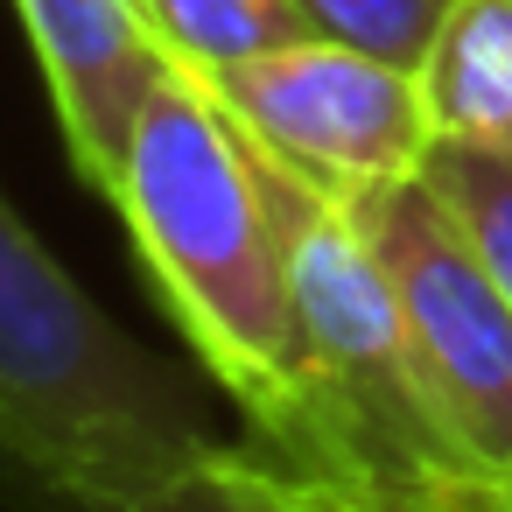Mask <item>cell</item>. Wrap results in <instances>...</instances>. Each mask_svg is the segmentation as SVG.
Listing matches in <instances>:
<instances>
[{
    "label": "cell",
    "mask_w": 512,
    "mask_h": 512,
    "mask_svg": "<svg viewBox=\"0 0 512 512\" xmlns=\"http://www.w3.org/2000/svg\"><path fill=\"white\" fill-rule=\"evenodd\" d=\"M239 134L281 169L330 197H365L407 183L435 155V120L414 64L372 57L337 36H302L204 78Z\"/></svg>",
    "instance_id": "5b68a950"
},
{
    "label": "cell",
    "mask_w": 512,
    "mask_h": 512,
    "mask_svg": "<svg viewBox=\"0 0 512 512\" xmlns=\"http://www.w3.org/2000/svg\"><path fill=\"white\" fill-rule=\"evenodd\" d=\"M295 8L309 15L316 36L358 43V50L393 57V64H421L456 0H295Z\"/></svg>",
    "instance_id": "30bf717a"
},
{
    "label": "cell",
    "mask_w": 512,
    "mask_h": 512,
    "mask_svg": "<svg viewBox=\"0 0 512 512\" xmlns=\"http://www.w3.org/2000/svg\"><path fill=\"white\" fill-rule=\"evenodd\" d=\"M365 225V239L379 246L435 407L456 435L463 477H491L512 484V302L491 281V267L477 260L470 232L456 225V211L428 190V176L344 197Z\"/></svg>",
    "instance_id": "277c9868"
},
{
    "label": "cell",
    "mask_w": 512,
    "mask_h": 512,
    "mask_svg": "<svg viewBox=\"0 0 512 512\" xmlns=\"http://www.w3.org/2000/svg\"><path fill=\"white\" fill-rule=\"evenodd\" d=\"M260 169L281 211L302 365H309V456L295 470L351 491H407V484L463 477L407 302L379 246L365 239L358 211L316 190L309 176L281 169L274 155H260Z\"/></svg>",
    "instance_id": "3957f363"
},
{
    "label": "cell",
    "mask_w": 512,
    "mask_h": 512,
    "mask_svg": "<svg viewBox=\"0 0 512 512\" xmlns=\"http://www.w3.org/2000/svg\"><path fill=\"white\" fill-rule=\"evenodd\" d=\"M351 491V484H344ZM365 512H512V484L491 477H435V484H407V491H351Z\"/></svg>",
    "instance_id": "7c38bea8"
},
{
    "label": "cell",
    "mask_w": 512,
    "mask_h": 512,
    "mask_svg": "<svg viewBox=\"0 0 512 512\" xmlns=\"http://www.w3.org/2000/svg\"><path fill=\"white\" fill-rule=\"evenodd\" d=\"M274 463V456H267ZM274 477H281V505L288 512H365L344 484H330V477H302V470H281L274 463Z\"/></svg>",
    "instance_id": "4fadbf2b"
},
{
    "label": "cell",
    "mask_w": 512,
    "mask_h": 512,
    "mask_svg": "<svg viewBox=\"0 0 512 512\" xmlns=\"http://www.w3.org/2000/svg\"><path fill=\"white\" fill-rule=\"evenodd\" d=\"M414 71L435 141L512 155V0H456Z\"/></svg>",
    "instance_id": "52a82bcc"
},
{
    "label": "cell",
    "mask_w": 512,
    "mask_h": 512,
    "mask_svg": "<svg viewBox=\"0 0 512 512\" xmlns=\"http://www.w3.org/2000/svg\"><path fill=\"white\" fill-rule=\"evenodd\" d=\"M106 204L176 337L246 407L260 456L295 470L309 456V365L288 239L253 141L197 71L162 78Z\"/></svg>",
    "instance_id": "6da1fadb"
},
{
    "label": "cell",
    "mask_w": 512,
    "mask_h": 512,
    "mask_svg": "<svg viewBox=\"0 0 512 512\" xmlns=\"http://www.w3.org/2000/svg\"><path fill=\"white\" fill-rule=\"evenodd\" d=\"M421 176H428V190L456 211V225L470 232L477 260L491 267V281H498L505 302H512V155L435 141V155H428Z\"/></svg>",
    "instance_id": "9c48e42d"
},
{
    "label": "cell",
    "mask_w": 512,
    "mask_h": 512,
    "mask_svg": "<svg viewBox=\"0 0 512 512\" xmlns=\"http://www.w3.org/2000/svg\"><path fill=\"white\" fill-rule=\"evenodd\" d=\"M57 134L71 148V169L113 197L134 127L148 113V99L162 92V78L176 71L169 43L155 36L141 0H15Z\"/></svg>",
    "instance_id": "8992f818"
},
{
    "label": "cell",
    "mask_w": 512,
    "mask_h": 512,
    "mask_svg": "<svg viewBox=\"0 0 512 512\" xmlns=\"http://www.w3.org/2000/svg\"><path fill=\"white\" fill-rule=\"evenodd\" d=\"M106 512H288L281 505V477L260 449H232L148 498H127V505H106Z\"/></svg>",
    "instance_id": "8fae6325"
},
{
    "label": "cell",
    "mask_w": 512,
    "mask_h": 512,
    "mask_svg": "<svg viewBox=\"0 0 512 512\" xmlns=\"http://www.w3.org/2000/svg\"><path fill=\"white\" fill-rule=\"evenodd\" d=\"M169 57L197 78H218L246 57H267L281 43L316 36L295 0H141Z\"/></svg>",
    "instance_id": "ba28073f"
},
{
    "label": "cell",
    "mask_w": 512,
    "mask_h": 512,
    "mask_svg": "<svg viewBox=\"0 0 512 512\" xmlns=\"http://www.w3.org/2000/svg\"><path fill=\"white\" fill-rule=\"evenodd\" d=\"M0 449L57 512H106L232 456L190 386L99 309L22 204H0Z\"/></svg>",
    "instance_id": "7a4b0ae2"
}]
</instances>
